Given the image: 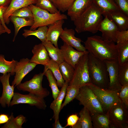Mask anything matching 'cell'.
I'll return each mask as SVG.
<instances>
[{
	"label": "cell",
	"instance_id": "obj_1",
	"mask_svg": "<svg viewBox=\"0 0 128 128\" xmlns=\"http://www.w3.org/2000/svg\"><path fill=\"white\" fill-rule=\"evenodd\" d=\"M85 48L91 55L103 60L117 58V47L115 42L103 39L96 35L88 37L84 42Z\"/></svg>",
	"mask_w": 128,
	"mask_h": 128
},
{
	"label": "cell",
	"instance_id": "obj_2",
	"mask_svg": "<svg viewBox=\"0 0 128 128\" xmlns=\"http://www.w3.org/2000/svg\"><path fill=\"white\" fill-rule=\"evenodd\" d=\"M101 10L93 3L73 21L75 31L78 33L88 32L93 34L98 31L99 24L103 19Z\"/></svg>",
	"mask_w": 128,
	"mask_h": 128
},
{
	"label": "cell",
	"instance_id": "obj_3",
	"mask_svg": "<svg viewBox=\"0 0 128 128\" xmlns=\"http://www.w3.org/2000/svg\"><path fill=\"white\" fill-rule=\"evenodd\" d=\"M88 65L91 84L99 88L108 90L109 82V77L104 60L89 53Z\"/></svg>",
	"mask_w": 128,
	"mask_h": 128
},
{
	"label": "cell",
	"instance_id": "obj_4",
	"mask_svg": "<svg viewBox=\"0 0 128 128\" xmlns=\"http://www.w3.org/2000/svg\"><path fill=\"white\" fill-rule=\"evenodd\" d=\"M28 6L31 10L33 15L34 23L30 29L32 30H35L40 27L48 26L58 20L68 18L66 15L61 14L60 11L56 13L52 14L33 4L30 5Z\"/></svg>",
	"mask_w": 128,
	"mask_h": 128
},
{
	"label": "cell",
	"instance_id": "obj_5",
	"mask_svg": "<svg viewBox=\"0 0 128 128\" xmlns=\"http://www.w3.org/2000/svg\"><path fill=\"white\" fill-rule=\"evenodd\" d=\"M75 99L89 111L91 115L106 113L91 89L88 85L80 87Z\"/></svg>",
	"mask_w": 128,
	"mask_h": 128
},
{
	"label": "cell",
	"instance_id": "obj_6",
	"mask_svg": "<svg viewBox=\"0 0 128 128\" xmlns=\"http://www.w3.org/2000/svg\"><path fill=\"white\" fill-rule=\"evenodd\" d=\"M88 52L80 58L75 65L72 79L69 85L80 88L91 84L90 78L88 65Z\"/></svg>",
	"mask_w": 128,
	"mask_h": 128
},
{
	"label": "cell",
	"instance_id": "obj_7",
	"mask_svg": "<svg viewBox=\"0 0 128 128\" xmlns=\"http://www.w3.org/2000/svg\"><path fill=\"white\" fill-rule=\"evenodd\" d=\"M44 72L35 75L29 81L21 83L17 86L18 89L24 91H27L40 97L44 98L48 96L50 92L42 86V82Z\"/></svg>",
	"mask_w": 128,
	"mask_h": 128
},
{
	"label": "cell",
	"instance_id": "obj_8",
	"mask_svg": "<svg viewBox=\"0 0 128 128\" xmlns=\"http://www.w3.org/2000/svg\"><path fill=\"white\" fill-rule=\"evenodd\" d=\"M121 101L114 104L107 112L115 128H128V111Z\"/></svg>",
	"mask_w": 128,
	"mask_h": 128
},
{
	"label": "cell",
	"instance_id": "obj_9",
	"mask_svg": "<svg viewBox=\"0 0 128 128\" xmlns=\"http://www.w3.org/2000/svg\"><path fill=\"white\" fill-rule=\"evenodd\" d=\"M88 86L93 92L106 112L114 104L121 101L118 92L102 89L92 84Z\"/></svg>",
	"mask_w": 128,
	"mask_h": 128
},
{
	"label": "cell",
	"instance_id": "obj_10",
	"mask_svg": "<svg viewBox=\"0 0 128 128\" xmlns=\"http://www.w3.org/2000/svg\"><path fill=\"white\" fill-rule=\"evenodd\" d=\"M12 99L10 106L20 104H26L35 106L40 109L45 110L47 107L44 98L30 93L24 95L15 93Z\"/></svg>",
	"mask_w": 128,
	"mask_h": 128
},
{
	"label": "cell",
	"instance_id": "obj_11",
	"mask_svg": "<svg viewBox=\"0 0 128 128\" xmlns=\"http://www.w3.org/2000/svg\"><path fill=\"white\" fill-rule=\"evenodd\" d=\"M37 64L30 62L28 58H23L17 61L14 68L15 76L11 85L15 87L21 83L25 77L33 70Z\"/></svg>",
	"mask_w": 128,
	"mask_h": 128
},
{
	"label": "cell",
	"instance_id": "obj_12",
	"mask_svg": "<svg viewBox=\"0 0 128 128\" xmlns=\"http://www.w3.org/2000/svg\"><path fill=\"white\" fill-rule=\"evenodd\" d=\"M108 73L109 82L108 90L118 92L121 87L119 81L117 58L110 60H105Z\"/></svg>",
	"mask_w": 128,
	"mask_h": 128
},
{
	"label": "cell",
	"instance_id": "obj_13",
	"mask_svg": "<svg viewBox=\"0 0 128 128\" xmlns=\"http://www.w3.org/2000/svg\"><path fill=\"white\" fill-rule=\"evenodd\" d=\"M11 74L8 73L0 76V81L2 86L3 91L1 96L0 97V104L3 107H5L6 105L8 107L10 105L14 93L15 87L10 85L9 79Z\"/></svg>",
	"mask_w": 128,
	"mask_h": 128
},
{
	"label": "cell",
	"instance_id": "obj_14",
	"mask_svg": "<svg viewBox=\"0 0 128 128\" xmlns=\"http://www.w3.org/2000/svg\"><path fill=\"white\" fill-rule=\"evenodd\" d=\"M103 19L100 23L98 28V31L102 33V38L116 42V36L117 32L119 30L115 24L109 19L107 15Z\"/></svg>",
	"mask_w": 128,
	"mask_h": 128
},
{
	"label": "cell",
	"instance_id": "obj_15",
	"mask_svg": "<svg viewBox=\"0 0 128 128\" xmlns=\"http://www.w3.org/2000/svg\"><path fill=\"white\" fill-rule=\"evenodd\" d=\"M60 49L64 61L74 68L75 65L81 57L87 51H80L74 49L72 46L64 42Z\"/></svg>",
	"mask_w": 128,
	"mask_h": 128
},
{
	"label": "cell",
	"instance_id": "obj_16",
	"mask_svg": "<svg viewBox=\"0 0 128 128\" xmlns=\"http://www.w3.org/2000/svg\"><path fill=\"white\" fill-rule=\"evenodd\" d=\"M75 30L72 28L65 27L60 36L64 42L75 48L77 50L82 52L87 50L85 47L81 44L82 41L75 36Z\"/></svg>",
	"mask_w": 128,
	"mask_h": 128
},
{
	"label": "cell",
	"instance_id": "obj_17",
	"mask_svg": "<svg viewBox=\"0 0 128 128\" xmlns=\"http://www.w3.org/2000/svg\"><path fill=\"white\" fill-rule=\"evenodd\" d=\"M92 0H75L67 10L68 15L73 21L92 3Z\"/></svg>",
	"mask_w": 128,
	"mask_h": 128
},
{
	"label": "cell",
	"instance_id": "obj_18",
	"mask_svg": "<svg viewBox=\"0 0 128 128\" xmlns=\"http://www.w3.org/2000/svg\"><path fill=\"white\" fill-rule=\"evenodd\" d=\"M33 55L30 59V62L37 65L45 66L50 60L48 53L43 44L35 45L32 50Z\"/></svg>",
	"mask_w": 128,
	"mask_h": 128
},
{
	"label": "cell",
	"instance_id": "obj_19",
	"mask_svg": "<svg viewBox=\"0 0 128 128\" xmlns=\"http://www.w3.org/2000/svg\"><path fill=\"white\" fill-rule=\"evenodd\" d=\"M64 20H58L48 26L46 41L50 42L56 47H58V40L63 30V26Z\"/></svg>",
	"mask_w": 128,
	"mask_h": 128
},
{
	"label": "cell",
	"instance_id": "obj_20",
	"mask_svg": "<svg viewBox=\"0 0 128 128\" xmlns=\"http://www.w3.org/2000/svg\"><path fill=\"white\" fill-rule=\"evenodd\" d=\"M37 0H11L4 14L3 18L5 23L8 24L9 17L15 11L32 4H35Z\"/></svg>",
	"mask_w": 128,
	"mask_h": 128
},
{
	"label": "cell",
	"instance_id": "obj_21",
	"mask_svg": "<svg viewBox=\"0 0 128 128\" xmlns=\"http://www.w3.org/2000/svg\"><path fill=\"white\" fill-rule=\"evenodd\" d=\"M107 16L115 24L119 31L128 30V16L120 10L111 12Z\"/></svg>",
	"mask_w": 128,
	"mask_h": 128
},
{
	"label": "cell",
	"instance_id": "obj_22",
	"mask_svg": "<svg viewBox=\"0 0 128 128\" xmlns=\"http://www.w3.org/2000/svg\"><path fill=\"white\" fill-rule=\"evenodd\" d=\"M68 85V83L65 82L61 87L59 94L50 105V108L53 112V118L55 122L59 119L62 102L65 96L66 89Z\"/></svg>",
	"mask_w": 128,
	"mask_h": 128
},
{
	"label": "cell",
	"instance_id": "obj_23",
	"mask_svg": "<svg viewBox=\"0 0 128 128\" xmlns=\"http://www.w3.org/2000/svg\"><path fill=\"white\" fill-rule=\"evenodd\" d=\"M91 115L93 128H115L109 119L107 112Z\"/></svg>",
	"mask_w": 128,
	"mask_h": 128
},
{
	"label": "cell",
	"instance_id": "obj_24",
	"mask_svg": "<svg viewBox=\"0 0 128 128\" xmlns=\"http://www.w3.org/2000/svg\"><path fill=\"white\" fill-rule=\"evenodd\" d=\"M93 3L101 11L105 17L113 11L119 10L114 0H92Z\"/></svg>",
	"mask_w": 128,
	"mask_h": 128
},
{
	"label": "cell",
	"instance_id": "obj_25",
	"mask_svg": "<svg viewBox=\"0 0 128 128\" xmlns=\"http://www.w3.org/2000/svg\"><path fill=\"white\" fill-rule=\"evenodd\" d=\"M79 117L76 123L72 128H93L91 115L89 111L83 108L79 113Z\"/></svg>",
	"mask_w": 128,
	"mask_h": 128
},
{
	"label": "cell",
	"instance_id": "obj_26",
	"mask_svg": "<svg viewBox=\"0 0 128 128\" xmlns=\"http://www.w3.org/2000/svg\"><path fill=\"white\" fill-rule=\"evenodd\" d=\"M9 20L13 24L14 28V36L13 41H15L20 30L25 26H31L34 23L33 19L22 18L11 16Z\"/></svg>",
	"mask_w": 128,
	"mask_h": 128
},
{
	"label": "cell",
	"instance_id": "obj_27",
	"mask_svg": "<svg viewBox=\"0 0 128 128\" xmlns=\"http://www.w3.org/2000/svg\"><path fill=\"white\" fill-rule=\"evenodd\" d=\"M46 48L51 59L59 64L64 61L62 53L60 49L56 47L50 42L46 41L42 43Z\"/></svg>",
	"mask_w": 128,
	"mask_h": 128
},
{
	"label": "cell",
	"instance_id": "obj_28",
	"mask_svg": "<svg viewBox=\"0 0 128 128\" xmlns=\"http://www.w3.org/2000/svg\"><path fill=\"white\" fill-rule=\"evenodd\" d=\"M44 66V68L50 70L56 81L58 87H61L65 81L61 73L59 64L51 59L48 63Z\"/></svg>",
	"mask_w": 128,
	"mask_h": 128
},
{
	"label": "cell",
	"instance_id": "obj_29",
	"mask_svg": "<svg viewBox=\"0 0 128 128\" xmlns=\"http://www.w3.org/2000/svg\"><path fill=\"white\" fill-rule=\"evenodd\" d=\"M17 61L13 59L11 61L6 60L4 55L0 54V73L4 74L10 73L11 75L15 74L14 69Z\"/></svg>",
	"mask_w": 128,
	"mask_h": 128
},
{
	"label": "cell",
	"instance_id": "obj_30",
	"mask_svg": "<svg viewBox=\"0 0 128 128\" xmlns=\"http://www.w3.org/2000/svg\"><path fill=\"white\" fill-rule=\"evenodd\" d=\"M48 29V26H45L39 27L34 30L25 29L22 35L25 38L30 36H35L43 43L46 40Z\"/></svg>",
	"mask_w": 128,
	"mask_h": 128
},
{
	"label": "cell",
	"instance_id": "obj_31",
	"mask_svg": "<svg viewBox=\"0 0 128 128\" xmlns=\"http://www.w3.org/2000/svg\"><path fill=\"white\" fill-rule=\"evenodd\" d=\"M117 59L119 65L128 62V42L116 43Z\"/></svg>",
	"mask_w": 128,
	"mask_h": 128
},
{
	"label": "cell",
	"instance_id": "obj_32",
	"mask_svg": "<svg viewBox=\"0 0 128 128\" xmlns=\"http://www.w3.org/2000/svg\"><path fill=\"white\" fill-rule=\"evenodd\" d=\"M43 72L46 77L49 86L52 91V97L55 99L59 94L60 90L58 88L56 81L51 72L49 69L44 68Z\"/></svg>",
	"mask_w": 128,
	"mask_h": 128
},
{
	"label": "cell",
	"instance_id": "obj_33",
	"mask_svg": "<svg viewBox=\"0 0 128 128\" xmlns=\"http://www.w3.org/2000/svg\"><path fill=\"white\" fill-rule=\"evenodd\" d=\"M59 68L65 82L69 83L73 74L74 68L72 66L64 61L59 64Z\"/></svg>",
	"mask_w": 128,
	"mask_h": 128
},
{
	"label": "cell",
	"instance_id": "obj_34",
	"mask_svg": "<svg viewBox=\"0 0 128 128\" xmlns=\"http://www.w3.org/2000/svg\"><path fill=\"white\" fill-rule=\"evenodd\" d=\"M79 88L73 85H68L66 89L65 100L61 107V110L64 107L75 99L79 93Z\"/></svg>",
	"mask_w": 128,
	"mask_h": 128
},
{
	"label": "cell",
	"instance_id": "obj_35",
	"mask_svg": "<svg viewBox=\"0 0 128 128\" xmlns=\"http://www.w3.org/2000/svg\"><path fill=\"white\" fill-rule=\"evenodd\" d=\"M35 4L37 7L52 14L56 13L59 11L50 0H37Z\"/></svg>",
	"mask_w": 128,
	"mask_h": 128
},
{
	"label": "cell",
	"instance_id": "obj_36",
	"mask_svg": "<svg viewBox=\"0 0 128 128\" xmlns=\"http://www.w3.org/2000/svg\"><path fill=\"white\" fill-rule=\"evenodd\" d=\"M118 71L119 81L121 86L128 84V62L119 65Z\"/></svg>",
	"mask_w": 128,
	"mask_h": 128
},
{
	"label": "cell",
	"instance_id": "obj_37",
	"mask_svg": "<svg viewBox=\"0 0 128 128\" xmlns=\"http://www.w3.org/2000/svg\"><path fill=\"white\" fill-rule=\"evenodd\" d=\"M60 12L67 11L75 0H50Z\"/></svg>",
	"mask_w": 128,
	"mask_h": 128
},
{
	"label": "cell",
	"instance_id": "obj_38",
	"mask_svg": "<svg viewBox=\"0 0 128 128\" xmlns=\"http://www.w3.org/2000/svg\"><path fill=\"white\" fill-rule=\"evenodd\" d=\"M11 16L33 19L32 12L28 6L22 7L16 10Z\"/></svg>",
	"mask_w": 128,
	"mask_h": 128
},
{
	"label": "cell",
	"instance_id": "obj_39",
	"mask_svg": "<svg viewBox=\"0 0 128 128\" xmlns=\"http://www.w3.org/2000/svg\"><path fill=\"white\" fill-rule=\"evenodd\" d=\"M118 93L120 100L128 109V84L122 86Z\"/></svg>",
	"mask_w": 128,
	"mask_h": 128
},
{
	"label": "cell",
	"instance_id": "obj_40",
	"mask_svg": "<svg viewBox=\"0 0 128 128\" xmlns=\"http://www.w3.org/2000/svg\"><path fill=\"white\" fill-rule=\"evenodd\" d=\"M116 43L128 42V30L119 31L116 36Z\"/></svg>",
	"mask_w": 128,
	"mask_h": 128
},
{
	"label": "cell",
	"instance_id": "obj_41",
	"mask_svg": "<svg viewBox=\"0 0 128 128\" xmlns=\"http://www.w3.org/2000/svg\"><path fill=\"white\" fill-rule=\"evenodd\" d=\"M119 10L128 16V0H114Z\"/></svg>",
	"mask_w": 128,
	"mask_h": 128
},
{
	"label": "cell",
	"instance_id": "obj_42",
	"mask_svg": "<svg viewBox=\"0 0 128 128\" xmlns=\"http://www.w3.org/2000/svg\"><path fill=\"white\" fill-rule=\"evenodd\" d=\"M79 119V117L76 114H72L69 115L67 120V124L64 128L68 126H70L72 128L77 123Z\"/></svg>",
	"mask_w": 128,
	"mask_h": 128
},
{
	"label": "cell",
	"instance_id": "obj_43",
	"mask_svg": "<svg viewBox=\"0 0 128 128\" xmlns=\"http://www.w3.org/2000/svg\"><path fill=\"white\" fill-rule=\"evenodd\" d=\"M7 8V7L0 6V19L2 22L3 26L5 29L6 32L8 34H9L11 32V30L6 26L3 18L4 14Z\"/></svg>",
	"mask_w": 128,
	"mask_h": 128
},
{
	"label": "cell",
	"instance_id": "obj_44",
	"mask_svg": "<svg viewBox=\"0 0 128 128\" xmlns=\"http://www.w3.org/2000/svg\"><path fill=\"white\" fill-rule=\"evenodd\" d=\"M13 114L12 113L9 117V119L7 122L1 127L2 128H18L15 123Z\"/></svg>",
	"mask_w": 128,
	"mask_h": 128
},
{
	"label": "cell",
	"instance_id": "obj_45",
	"mask_svg": "<svg viewBox=\"0 0 128 128\" xmlns=\"http://www.w3.org/2000/svg\"><path fill=\"white\" fill-rule=\"evenodd\" d=\"M14 121L18 128H22V126L26 120V117L22 115H20L14 118Z\"/></svg>",
	"mask_w": 128,
	"mask_h": 128
},
{
	"label": "cell",
	"instance_id": "obj_46",
	"mask_svg": "<svg viewBox=\"0 0 128 128\" xmlns=\"http://www.w3.org/2000/svg\"><path fill=\"white\" fill-rule=\"evenodd\" d=\"M9 119V117L7 114H0V125L5 124L8 122Z\"/></svg>",
	"mask_w": 128,
	"mask_h": 128
},
{
	"label": "cell",
	"instance_id": "obj_47",
	"mask_svg": "<svg viewBox=\"0 0 128 128\" xmlns=\"http://www.w3.org/2000/svg\"><path fill=\"white\" fill-rule=\"evenodd\" d=\"M11 0H0V6L7 7Z\"/></svg>",
	"mask_w": 128,
	"mask_h": 128
},
{
	"label": "cell",
	"instance_id": "obj_48",
	"mask_svg": "<svg viewBox=\"0 0 128 128\" xmlns=\"http://www.w3.org/2000/svg\"><path fill=\"white\" fill-rule=\"evenodd\" d=\"M54 127L55 128H64L60 124L59 119L55 122Z\"/></svg>",
	"mask_w": 128,
	"mask_h": 128
},
{
	"label": "cell",
	"instance_id": "obj_49",
	"mask_svg": "<svg viewBox=\"0 0 128 128\" xmlns=\"http://www.w3.org/2000/svg\"><path fill=\"white\" fill-rule=\"evenodd\" d=\"M6 32L5 29L3 26L2 22L0 19V35Z\"/></svg>",
	"mask_w": 128,
	"mask_h": 128
}]
</instances>
